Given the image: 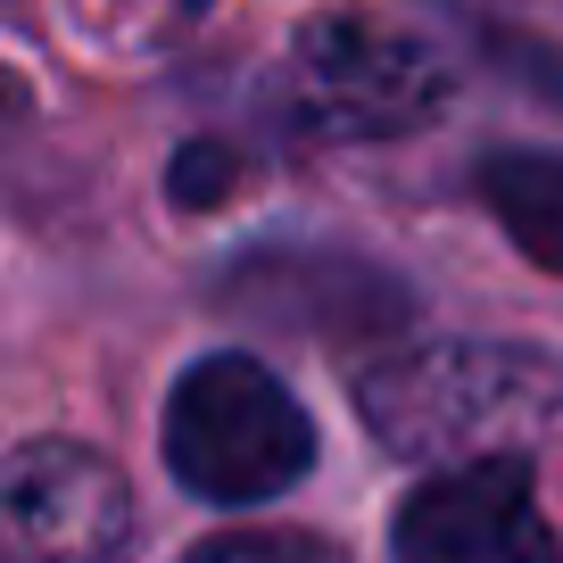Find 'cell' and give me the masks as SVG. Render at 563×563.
I'll list each match as a JSON object with an SVG mask.
<instances>
[{"mask_svg": "<svg viewBox=\"0 0 563 563\" xmlns=\"http://www.w3.org/2000/svg\"><path fill=\"white\" fill-rule=\"evenodd\" d=\"M373 440L415 464H489L522 456L530 440L563 431V356L514 340H448L398 349L356 382Z\"/></svg>", "mask_w": 563, "mask_h": 563, "instance_id": "6da1fadb", "label": "cell"}, {"mask_svg": "<svg viewBox=\"0 0 563 563\" xmlns=\"http://www.w3.org/2000/svg\"><path fill=\"white\" fill-rule=\"evenodd\" d=\"M316 464V422L257 356H199L166 398V473L208 506H265Z\"/></svg>", "mask_w": 563, "mask_h": 563, "instance_id": "7a4b0ae2", "label": "cell"}, {"mask_svg": "<svg viewBox=\"0 0 563 563\" xmlns=\"http://www.w3.org/2000/svg\"><path fill=\"white\" fill-rule=\"evenodd\" d=\"M448 108L440 51L382 18H307L282 58V117L307 141H398Z\"/></svg>", "mask_w": 563, "mask_h": 563, "instance_id": "3957f363", "label": "cell"}, {"mask_svg": "<svg viewBox=\"0 0 563 563\" xmlns=\"http://www.w3.org/2000/svg\"><path fill=\"white\" fill-rule=\"evenodd\" d=\"M398 563H563L555 522L539 514L522 456L456 464V473L422 481L389 522Z\"/></svg>", "mask_w": 563, "mask_h": 563, "instance_id": "277c9868", "label": "cell"}, {"mask_svg": "<svg viewBox=\"0 0 563 563\" xmlns=\"http://www.w3.org/2000/svg\"><path fill=\"white\" fill-rule=\"evenodd\" d=\"M18 563H108L133 539V497L117 464L75 440H25L0 473Z\"/></svg>", "mask_w": 563, "mask_h": 563, "instance_id": "5b68a950", "label": "cell"}, {"mask_svg": "<svg viewBox=\"0 0 563 563\" xmlns=\"http://www.w3.org/2000/svg\"><path fill=\"white\" fill-rule=\"evenodd\" d=\"M481 199L530 265L563 274V150H489Z\"/></svg>", "mask_w": 563, "mask_h": 563, "instance_id": "8992f818", "label": "cell"}, {"mask_svg": "<svg viewBox=\"0 0 563 563\" xmlns=\"http://www.w3.org/2000/svg\"><path fill=\"white\" fill-rule=\"evenodd\" d=\"M183 563H349V555L316 530H216Z\"/></svg>", "mask_w": 563, "mask_h": 563, "instance_id": "52a82bcc", "label": "cell"}, {"mask_svg": "<svg viewBox=\"0 0 563 563\" xmlns=\"http://www.w3.org/2000/svg\"><path fill=\"white\" fill-rule=\"evenodd\" d=\"M117 9H133V18H158V25H183V18H199L208 0H117Z\"/></svg>", "mask_w": 563, "mask_h": 563, "instance_id": "ba28073f", "label": "cell"}]
</instances>
